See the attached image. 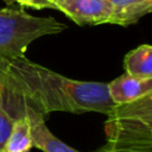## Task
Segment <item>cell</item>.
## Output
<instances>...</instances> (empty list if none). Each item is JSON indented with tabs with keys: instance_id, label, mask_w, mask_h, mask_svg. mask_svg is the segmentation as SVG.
<instances>
[{
	"instance_id": "cell-1",
	"label": "cell",
	"mask_w": 152,
	"mask_h": 152,
	"mask_svg": "<svg viewBox=\"0 0 152 152\" xmlns=\"http://www.w3.org/2000/svg\"><path fill=\"white\" fill-rule=\"evenodd\" d=\"M7 66L28 108L44 116L51 112L107 115L114 106L107 83L71 80L25 56L8 59Z\"/></svg>"
},
{
	"instance_id": "cell-2",
	"label": "cell",
	"mask_w": 152,
	"mask_h": 152,
	"mask_svg": "<svg viewBox=\"0 0 152 152\" xmlns=\"http://www.w3.org/2000/svg\"><path fill=\"white\" fill-rule=\"evenodd\" d=\"M104 131L110 147H152V94L133 102L114 104L107 114Z\"/></svg>"
},
{
	"instance_id": "cell-3",
	"label": "cell",
	"mask_w": 152,
	"mask_h": 152,
	"mask_svg": "<svg viewBox=\"0 0 152 152\" xmlns=\"http://www.w3.org/2000/svg\"><path fill=\"white\" fill-rule=\"evenodd\" d=\"M66 25L52 17H34L24 10H0V61L25 56L36 39L61 33Z\"/></svg>"
},
{
	"instance_id": "cell-4",
	"label": "cell",
	"mask_w": 152,
	"mask_h": 152,
	"mask_svg": "<svg viewBox=\"0 0 152 152\" xmlns=\"http://www.w3.org/2000/svg\"><path fill=\"white\" fill-rule=\"evenodd\" d=\"M52 10H58L80 26L110 24L112 10L106 0H56Z\"/></svg>"
},
{
	"instance_id": "cell-5",
	"label": "cell",
	"mask_w": 152,
	"mask_h": 152,
	"mask_svg": "<svg viewBox=\"0 0 152 152\" xmlns=\"http://www.w3.org/2000/svg\"><path fill=\"white\" fill-rule=\"evenodd\" d=\"M7 62L0 61V109L14 121L26 116L28 106L8 71Z\"/></svg>"
},
{
	"instance_id": "cell-6",
	"label": "cell",
	"mask_w": 152,
	"mask_h": 152,
	"mask_svg": "<svg viewBox=\"0 0 152 152\" xmlns=\"http://www.w3.org/2000/svg\"><path fill=\"white\" fill-rule=\"evenodd\" d=\"M108 94L114 104H124L152 94V78H138L122 74L107 83Z\"/></svg>"
},
{
	"instance_id": "cell-7",
	"label": "cell",
	"mask_w": 152,
	"mask_h": 152,
	"mask_svg": "<svg viewBox=\"0 0 152 152\" xmlns=\"http://www.w3.org/2000/svg\"><path fill=\"white\" fill-rule=\"evenodd\" d=\"M26 116L30 122L33 147H37L43 152H80L70 147L51 133L45 124V116L43 114L33 110L32 108H28Z\"/></svg>"
},
{
	"instance_id": "cell-8",
	"label": "cell",
	"mask_w": 152,
	"mask_h": 152,
	"mask_svg": "<svg viewBox=\"0 0 152 152\" xmlns=\"http://www.w3.org/2000/svg\"><path fill=\"white\" fill-rule=\"evenodd\" d=\"M112 10L110 24L129 26L151 13L152 0H106Z\"/></svg>"
},
{
	"instance_id": "cell-9",
	"label": "cell",
	"mask_w": 152,
	"mask_h": 152,
	"mask_svg": "<svg viewBox=\"0 0 152 152\" xmlns=\"http://www.w3.org/2000/svg\"><path fill=\"white\" fill-rule=\"evenodd\" d=\"M125 72L138 78H152V46L142 44L124 57Z\"/></svg>"
},
{
	"instance_id": "cell-10",
	"label": "cell",
	"mask_w": 152,
	"mask_h": 152,
	"mask_svg": "<svg viewBox=\"0 0 152 152\" xmlns=\"http://www.w3.org/2000/svg\"><path fill=\"white\" fill-rule=\"evenodd\" d=\"M32 147L30 122L27 116L14 120L5 144L4 152H30Z\"/></svg>"
},
{
	"instance_id": "cell-11",
	"label": "cell",
	"mask_w": 152,
	"mask_h": 152,
	"mask_svg": "<svg viewBox=\"0 0 152 152\" xmlns=\"http://www.w3.org/2000/svg\"><path fill=\"white\" fill-rule=\"evenodd\" d=\"M12 124H13V120L5 112L0 109V152H4L6 140L12 128Z\"/></svg>"
},
{
	"instance_id": "cell-12",
	"label": "cell",
	"mask_w": 152,
	"mask_h": 152,
	"mask_svg": "<svg viewBox=\"0 0 152 152\" xmlns=\"http://www.w3.org/2000/svg\"><path fill=\"white\" fill-rule=\"evenodd\" d=\"M56 0H17L21 7H27L32 10H44L52 8V5Z\"/></svg>"
},
{
	"instance_id": "cell-13",
	"label": "cell",
	"mask_w": 152,
	"mask_h": 152,
	"mask_svg": "<svg viewBox=\"0 0 152 152\" xmlns=\"http://www.w3.org/2000/svg\"><path fill=\"white\" fill-rule=\"evenodd\" d=\"M104 152H152V147L148 148H116L107 145Z\"/></svg>"
},
{
	"instance_id": "cell-14",
	"label": "cell",
	"mask_w": 152,
	"mask_h": 152,
	"mask_svg": "<svg viewBox=\"0 0 152 152\" xmlns=\"http://www.w3.org/2000/svg\"><path fill=\"white\" fill-rule=\"evenodd\" d=\"M6 5H8V6H11V5H13V4H15L17 2V0H2Z\"/></svg>"
}]
</instances>
